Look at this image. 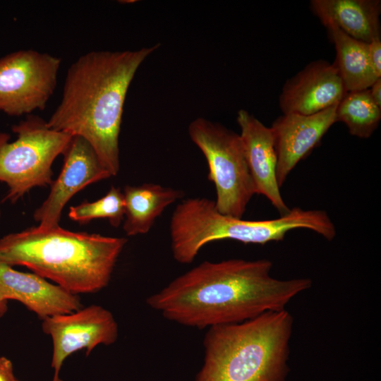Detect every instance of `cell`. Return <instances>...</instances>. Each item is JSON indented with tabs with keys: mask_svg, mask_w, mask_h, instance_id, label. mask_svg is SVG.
Instances as JSON below:
<instances>
[{
	"mask_svg": "<svg viewBox=\"0 0 381 381\" xmlns=\"http://www.w3.org/2000/svg\"><path fill=\"white\" fill-rule=\"evenodd\" d=\"M336 50V67L347 92L368 89L380 78L369 57L368 43L357 40L334 25L326 27Z\"/></svg>",
	"mask_w": 381,
	"mask_h": 381,
	"instance_id": "cell-17",
	"label": "cell"
},
{
	"mask_svg": "<svg viewBox=\"0 0 381 381\" xmlns=\"http://www.w3.org/2000/svg\"><path fill=\"white\" fill-rule=\"evenodd\" d=\"M125 238L38 226L0 239V262L23 266L74 294L96 293L109 283Z\"/></svg>",
	"mask_w": 381,
	"mask_h": 381,
	"instance_id": "cell-3",
	"label": "cell"
},
{
	"mask_svg": "<svg viewBox=\"0 0 381 381\" xmlns=\"http://www.w3.org/2000/svg\"><path fill=\"white\" fill-rule=\"evenodd\" d=\"M63 155L64 165L60 174L51 184L47 199L34 212V219L40 228L59 226L64 207L76 193L92 183L111 176L92 146L82 137L73 135Z\"/></svg>",
	"mask_w": 381,
	"mask_h": 381,
	"instance_id": "cell-10",
	"label": "cell"
},
{
	"mask_svg": "<svg viewBox=\"0 0 381 381\" xmlns=\"http://www.w3.org/2000/svg\"><path fill=\"white\" fill-rule=\"evenodd\" d=\"M380 119L381 107L373 101L368 89L347 92L337 107V122L344 123L358 138H370Z\"/></svg>",
	"mask_w": 381,
	"mask_h": 381,
	"instance_id": "cell-18",
	"label": "cell"
},
{
	"mask_svg": "<svg viewBox=\"0 0 381 381\" xmlns=\"http://www.w3.org/2000/svg\"><path fill=\"white\" fill-rule=\"evenodd\" d=\"M0 381H19L14 374L12 362L5 356H0Z\"/></svg>",
	"mask_w": 381,
	"mask_h": 381,
	"instance_id": "cell-21",
	"label": "cell"
},
{
	"mask_svg": "<svg viewBox=\"0 0 381 381\" xmlns=\"http://www.w3.org/2000/svg\"><path fill=\"white\" fill-rule=\"evenodd\" d=\"M293 326L286 308L209 327L195 381H286Z\"/></svg>",
	"mask_w": 381,
	"mask_h": 381,
	"instance_id": "cell-4",
	"label": "cell"
},
{
	"mask_svg": "<svg viewBox=\"0 0 381 381\" xmlns=\"http://www.w3.org/2000/svg\"><path fill=\"white\" fill-rule=\"evenodd\" d=\"M371 65L379 78H381V37L373 39L368 43Z\"/></svg>",
	"mask_w": 381,
	"mask_h": 381,
	"instance_id": "cell-20",
	"label": "cell"
},
{
	"mask_svg": "<svg viewBox=\"0 0 381 381\" xmlns=\"http://www.w3.org/2000/svg\"><path fill=\"white\" fill-rule=\"evenodd\" d=\"M8 301L0 294V318H2L8 310Z\"/></svg>",
	"mask_w": 381,
	"mask_h": 381,
	"instance_id": "cell-23",
	"label": "cell"
},
{
	"mask_svg": "<svg viewBox=\"0 0 381 381\" xmlns=\"http://www.w3.org/2000/svg\"><path fill=\"white\" fill-rule=\"evenodd\" d=\"M125 203L123 192L111 186L107 194L94 202H83L69 208L68 217L79 223L95 219H107L111 226L118 227L124 219Z\"/></svg>",
	"mask_w": 381,
	"mask_h": 381,
	"instance_id": "cell-19",
	"label": "cell"
},
{
	"mask_svg": "<svg viewBox=\"0 0 381 381\" xmlns=\"http://www.w3.org/2000/svg\"><path fill=\"white\" fill-rule=\"evenodd\" d=\"M42 320V331L52 341V381H63L60 371L69 356L82 349H85L89 356L97 346L111 345L119 336V327L113 314L98 305Z\"/></svg>",
	"mask_w": 381,
	"mask_h": 381,
	"instance_id": "cell-9",
	"label": "cell"
},
{
	"mask_svg": "<svg viewBox=\"0 0 381 381\" xmlns=\"http://www.w3.org/2000/svg\"><path fill=\"white\" fill-rule=\"evenodd\" d=\"M368 90L373 101L381 107V78L376 80Z\"/></svg>",
	"mask_w": 381,
	"mask_h": 381,
	"instance_id": "cell-22",
	"label": "cell"
},
{
	"mask_svg": "<svg viewBox=\"0 0 381 381\" xmlns=\"http://www.w3.org/2000/svg\"><path fill=\"white\" fill-rule=\"evenodd\" d=\"M296 229L313 231L327 241L336 235L334 224L321 210L294 207L277 219L245 220L219 212L214 201L208 198H188L177 205L171 217V253L176 262L189 264L210 242L230 239L264 245L283 241L286 233Z\"/></svg>",
	"mask_w": 381,
	"mask_h": 381,
	"instance_id": "cell-5",
	"label": "cell"
},
{
	"mask_svg": "<svg viewBox=\"0 0 381 381\" xmlns=\"http://www.w3.org/2000/svg\"><path fill=\"white\" fill-rule=\"evenodd\" d=\"M61 59L33 49L0 59V111L11 116L43 110L53 95Z\"/></svg>",
	"mask_w": 381,
	"mask_h": 381,
	"instance_id": "cell-8",
	"label": "cell"
},
{
	"mask_svg": "<svg viewBox=\"0 0 381 381\" xmlns=\"http://www.w3.org/2000/svg\"><path fill=\"white\" fill-rule=\"evenodd\" d=\"M0 218H1V210H0Z\"/></svg>",
	"mask_w": 381,
	"mask_h": 381,
	"instance_id": "cell-24",
	"label": "cell"
},
{
	"mask_svg": "<svg viewBox=\"0 0 381 381\" xmlns=\"http://www.w3.org/2000/svg\"><path fill=\"white\" fill-rule=\"evenodd\" d=\"M237 123L255 194L267 198L281 216L291 209L284 202L277 183V159L272 131L244 109L238 111Z\"/></svg>",
	"mask_w": 381,
	"mask_h": 381,
	"instance_id": "cell-13",
	"label": "cell"
},
{
	"mask_svg": "<svg viewBox=\"0 0 381 381\" xmlns=\"http://www.w3.org/2000/svg\"><path fill=\"white\" fill-rule=\"evenodd\" d=\"M0 294L23 304L42 320L69 314L83 307L78 294L35 273L17 271L0 262Z\"/></svg>",
	"mask_w": 381,
	"mask_h": 381,
	"instance_id": "cell-14",
	"label": "cell"
},
{
	"mask_svg": "<svg viewBox=\"0 0 381 381\" xmlns=\"http://www.w3.org/2000/svg\"><path fill=\"white\" fill-rule=\"evenodd\" d=\"M346 93L334 65L320 59L284 83L279 104L283 114L310 115L337 104Z\"/></svg>",
	"mask_w": 381,
	"mask_h": 381,
	"instance_id": "cell-12",
	"label": "cell"
},
{
	"mask_svg": "<svg viewBox=\"0 0 381 381\" xmlns=\"http://www.w3.org/2000/svg\"><path fill=\"white\" fill-rule=\"evenodd\" d=\"M337 104L310 115L282 114L272 123L270 128L277 159L276 177L279 188L296 164L310 153L337 122Z\"/></svg>",
	"mask_w": 381,
	"mask_h": 381,
	"instance_id": "cell-11",
	"label": "cell"
},
{
	"mask_svg": "<svg viewBox=\"0 0 381 381\" xmlns=\"http://www.w3.org/2000/svg\"><path fill=\"white\" fill-rule=\"evenodd\" d=\"M159 45L80 56L68 68L61 102L47 121L51 129L87 140L111 176L120 168L119 138L128 90Z\"/></svg>",
	"mask_w": 381,
	"mask_h": 381,
	"instance_id": "cell-2",
	"label": "cell"
},
{
	"mask_svg": "<svg viewBox=\"0 0 381 381\" xmlns=\"http://www.w3.org/2000/svg\"><path fill=\"white\" fill-rule=\"evenodd\" d=\"M123 229L127 236L147 234L156 219L170 205L181 198L182 190L156 183L126 186Z\"/></svg>",
	"mask_w": 381,
	"mask_h": 381,
	"instance_id": "cell-16",
	"label": "cell"
},
{
	"mask_svg": "<svg viewBox=\"0 0 381 381\" xmlns=\"http://www.w3.org/2000/svg\"><path fill=\"white\" fill-rule=\"evenodd\" d=\"M17 135L0 132V181L8 190L3 201L14 203L35 187L51 186L52 166L63 155L73 135L49 128L47 121L28 115L12 126Z\"/></svg>",
	"mask_w": 381,
	"mask_h": 381,
	"instance_id": "cell-6",
	"label": "cell"
},
{
	"mask_svg": "<svg viewBox=\"0 0 381 381\" xmlns=\"http://www.w3.org/2000/svg\"><path fill=\"white\" fill-rule=\"evenodd\" d=\"M310 9L325 27L334 25L357 40L380 37L379 0H312Z\"/></svg>",
	"mask_w": 381,
	"mask_h": 381,
	"instance_id": "cell-15",
	"label": "cell"
},
{
	"mask_svg": "<svg viewBox=\"0 0 381 381\" xmlns=\"http://www.w3.org/2000/svg\"><path fill=\"white\" fill-rule=\"evenodd\" d=\"M267 259L204 261L146 299L165 319L198 329L242 322L286 309L309 278L279 279Z\"/></svg>",
	"mask_w": 381,
	"mask_h": 381,
	"instance_id": "cell-1",
	"label": "cell"
},
{
	"mask_svg": "<svg viewBox=\"0 0 381 381\" xmlns=\"http://www.w3.org/2000/svg\"><path fill=\"white\" fill-rule=\"evenodd\" d=\"M188 134L206 159L217 210L242 218L255 192L239 134L204 118L190 122Z\"/></svg>",
	"mask_w": 381,
	"mask_h": 381,
	"instance_id": "cell-7",
	"label": "cell"
}]
</instances>
